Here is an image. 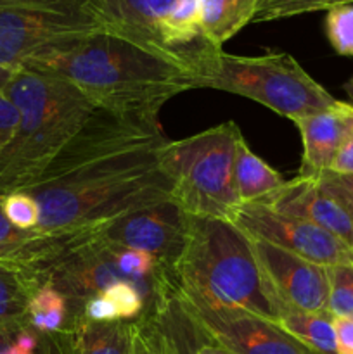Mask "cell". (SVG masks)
<instances>
[{
  "mask_svg": "<svg viewBox=\"0 0 353 354\" xmlns=\"http://www.w3.org/2000/svg\"><path fill=\"white\" fill-rule=\"evenodd\" d=\"M3 93L19 121L0 154V197L61 180L106 156L166 142L161 128L113 113L57 76L17 69Z\"/></svg>",
  "mask_w": 353,
  "mask_h": 354,
  "instance_id": "6da1fadb",
  "label": "cell"
},
{
  "mask_svg": "<svg viewBox=\"0 0 353 354\" xmlns=\"http://www.w3.org/2000/svg\"><path fill=\"white\" fill-rule=\"evenodd\" d=\"M19 69L66 80L99 106L154 128L170 99L196 88L187 59L107 30L48 48Z\"/></svg>",
  "mask_w": 353,
  "mask_h": 354,
  "instance_id": "7a4b0ae2",
  "label": "cell"
},
{
  "mask_svg": "<svg viewBox=\"0 0 353 354\" xmlns=\"http://www.w3.org/2000/svg\"><path fill=\"white\" fill-rule=\"evenodd\" d=\"M163 144L106 156L64 178L24 190L35 197L40 209L35 230L97 228L132 211L172 199V183L158 165V149Z\"/></svg>",
  "mask_w": 353,
  "mask_h": 354,
  "instance_id": "3957f363",
  "label": "cell"
},
{
  "mask_svg": "<svg viewBox=\"0 0 353 354\" xmlns=\"http://www.w3.org/2000/svg\"><path fill=\"white\" fill-rule=\"evenodd\" d=\"M173 275L180 289L213 306L275 322L286 310L256 259L251 239L227 220L189 214L185 244Z\"/></svg>",
  "mask_w": 353,
  "mask_h": 354,
  "instance_id": "277c9868",
  "label": "cell"
},
{
  "mask_svg": "<svg viewBox=\"0 0 353 354\" xmlns=\"http://www.w3.org/2000/svg\"><path fill=\"white\" fill-rule=\"evenodd\" d=\"M192 71L196 88L224 90L246 97L291 121L338 102L286 52L234 55L210 45L192 62Z\"/></svg>",
  "mask_w": 353,
  "mask_h": 354,
  "instance_id": "5b68a950",
  "label": "cell"
},
{
  "mask_svg": "<svg viewBox=\"0 0 353 354\" xmlns=\"http://www.w3.org/2000/svg\"><path fill=\"white\" fill-rule=\"evenodd\" d=\"M234 121L208 128L158 149L159 169L172 183V201L187 214L227 220L241 206L234 180L237 144Z\"/></svg>",
  "mask_w": 353,
  "mask_h": 354,
  "instance_id": "8992f818",
  "label": "cell"
},
{
  "mask_svg": "<svg viewBox=\"0 0 353 354\" xmlns=\"http://www.w3.org/2000/svg\"><path fill=\"white\" fill-rule=\"evenodd\" d=\"M102 30L87 0H0V64L19 69L48 48Z\"/></svg>",
  "mask_w": 353,
  "mask_h": 354,
  "instance_id": "52a82bcc",
  "label": "cell"
},
{
  "mask_svg": "<svg viewBox=\"0 0 353 354\" xmlns=\"http://www.w3.org/2000/svg\"><path fill=\"white\" fill-rule=\"evenodd\" d=\"M180 303L201 334L232 354H318L279 322L242 310L208 304L176 286Z\"/></svg>",
  "mask_w": 353,
  "mask_h": 354,
  "instance_id": "ba28073f",
  "label": "cell"
},
{
  "mask_svg": "<svg viewBox=\"0 0 353 354\" xmlns=\"http://www.w3.org/2000/svg\"><path fill=\"white\" fill-rule=\"evenodd\" d=\"M230 223L248 237L269 242L317 265H353V248L348 244L310 221L277 213L263 204H241Z\"/></svg>",
  "mask_w": 353,
  "mask_h": 354,
  "instance_id": "9c48e42d",
  "label": "cell"
},
{
  "mask_svg": "<svg viewBox=\"0 0 353 354\" xmlns=\"http://www.w3.org/2000/svg\"><path fill=\"white\" fill-rule=\"evenodd\" d=\"M187 223L189 214L168 199L102 225L97 237L116 248L149 252L173 268L185 244Z\"/></svg>",
  "mask_w": 353,
  "mask_h": 354,
  "instance_id": "30bf717a",
  "label": "cell"
},
{
  "mask_svg": "<svg viewBox=\"0 0 353 354\" xmlns=\"http://www.w3.org/2000/svg\"><path fill=\"white\" fill-rule=\"evenodd\" d=\"M258 204L277 213L307 220L353 248V204L324 175L296 176Z\"/></svg>",
  "mask_w": 353,
  "mask_h": 354,
  "instance_id": "8fae6325",
  "label": "cell"
},
{
  "mask_svg": "<svg viewBox=\"0 0 353 354\" xmlns=\"http://www.w3.org/2000/svg\"><path fill=\"white\" fill-rule=\"evenodd\" d=\"M251 245L260 266L284 304L303 311L327 310V266L311 263L258 239H251Z\"/></svg>",
  "mask_w": 353,
  "mask_h": 354,
  "instance_id": "7c38bea8",
  "label": "cell"
},
{
  "mask_svg": "<svg viewBox=\"0 0 353 354\" xmlns=\"http://www.w3.org/2000/svg\"><path fill=\"white\" fill-rule=\"evenodd\" d=\"M173 3L175 0H87V7L104 30L154 50L180 55L168 50L161 38V24Z\"/></svg>",
  "mask_w": 353,
  "mask_h": 354,
  "instance_id": "4fadbf2b",
  "label": "cell"
},
{
  "mask_svg": "<svg viewBox=\"0 0 353 354\" xmlns=\"http://www.w3.org/2000/svg\"><path fill=\"white\" fill-rule=\"evenodd\" d=\"M303 142L298 176H318L329 171L353 124V104L338 102L324 111L294 121Z\"/></svg>",
  "mask_w": 353,
  "mask_h": 354,
  "instance_id": "5bb4252c",
  "label": "cell"
},
{
  "mask_svg": "<svg viewBox=\"0 0 353 354\" xmlns=\"http://www.w3.org/2000/svg\"><path fill=\"white\" fill-rule=\"evenodd\" d=\"M201 33L204 41L215 48L253 23L258 2L255 0H197Z\"/></svg>",
  "mask_w": 353,
  "mask_h": 354,
  "instance_id": "9a60e30c",
  "label": "cell"
},
{
  "mask_svg": "<svg viewBox=\"0 0 353 354\" xmlns=\"http://www.w3.org/2000/svg\"><path fill=\"white\" fill-rule=\"evenodd\" d=\"M234 180L241 204L258 203L260 199L279 190L287 182L279 171L270 168L249 149L244 137L239 140L235 151Z\"/></svg>",
  "mask_w": 353,
  "mask_h": 354,
  "instance_id": "2e32d148",
  "label": "cell"
},
{
  "mask_svg": "<svg viewBox=\"0 0 353 354\" xmlns=\"http://www.w3.org/2000/svg\"><path fill=\"white\" fill-rule=\"evenodd\" d=\"M40 287L26 268L0 261V330L28 324V304Z\"/></svg>",
  "mask_w": 353,
  "mask_h": 354,
  "instance_id": "e0dca14e",
  "label": "cell"
},
{
  "mask_svg": "<svg viewBox=\"0 0 353 354\" xmlns=\"http://www.w3.org/2000/svg\"><path fill=\"white\" fill-rule=\"evenodd\" d=\"M279 324L318 354H338L334 317L325 311H303L286 304Z\"/></svg>",
  "mask_w": 353,
  "mask_h": 354,
  "instance_id": "ac0fdd59",
  "label": "cell"
},
{
  "mask_svg": "<svg viewBox=\"0 0 353 354\" xmlns=\"http://www.w3.org/2000/svg\"><path fill=\"white\" fill-rule=\"evenodd\" d=\"M76 317L68 297L51 286H42L28 304V324L42 335L66 330Z\"/></svg>",
  "mask_w": 353,
  "mask_h": 354,
  "instance_id": "d6986e66",
  "label": "cell"
},
{
  "mask_svg": "<svg viewBox=\"0 0 353 354\" xmlns=\"http://www.w3.org/2000/svg\"><path fill=\"white\" fill-rule=\"evenodd\" d=\"M348 3H353V0H260L253 23L287 19L317 10H331Z\"/></svg>",
  "mask_w": 353,
  "mask_h": 354,
  "instance_id": "ffe728a7",
  "label": "cell"
},
{
  "mask_svg": "<svg viewBox=\"0 0 353 354\" xmlns=\"http://www.w3.org/2000/svg\"><path fill=\"white\" fill-rule=\"evenodd\" d=\"M327 310L336 318H353V265L327 266Z\"/></svg>",
  "mask_w": 353,
  "mask_h": 354,
  "instance_id": "44dd1931",
  "label": "cell"
},
{
  "mask_svg": "<svg viewBox=\"0 0 353 354\" xmlns=\"http://www.w3.org/2000/svg\"><path fill=\"white\" fill-rule=\"evenodd\" d=\"M325 33L339 55L353 57V3L327 10Z\"/></svg>",
  "mask_w": 353,
  "mask_h": 354,
  "instance_id": "7402d4cb",
  "label": "cell"
},
{
  "mask_svg": "<svg viewBox=\"0 0 353 354\" xmlns=\"http://www.w3.org/2000/svg\"><path fill=\"white\" fill-rule=\"evenodd\" d=\"M0 204H2L3 214L14 227L21 230H35L38 227L40 209L35 197L28 192L19 190V192L7 194L0 197Z\"/></svg>",
  "mask_w": 353,
  "mask_h": 354,
  "instance_id": "603a6c76",
  "label": "cell"
},
{
  "mask_svg": "<svg viewBox=\"0 0 353 354\" xmlns=\"http://www.w3.org/2000/svg\"><path fill=\"white\" fill-rule=\"evenodd\" d=\"M0 354H44V337L30 324L2 328Z\"/></svg>",
  "mask_w": 353,
  "mask_h": 354,
  "instance_id": "cb8c5ba5",
  "label": "cell"
},
{
  "mask_svg": "<svg viewBox=\"0 0 353 354\" xmlns=\"http://www.w3.org/2000/svg\"><path fill=\"white\" fill-rule=\"evenodd\" d=\"M35 230H21L14 227L3 214L0 204V261H16L33 239Z\"/></svg>",
  "mask_w": 353,
  "mask_h": 354,
  "instance_id": "d4e9b609",
  "label": "cell"
},
{
  "mask_svg": "<svg viewBox=\"0 0 353 354\" xmlns=\"http://www.w3.org/2000/svg\"><path fill=\"white\" fill-rule=\"evenodd\" d=\"M134 354H179L161 335L152 328L137 320V335H135Z\"/></svg>",
  "mask_w": 353,
  "mask_h": 354,
  "instance_id": "484cf974",
  "label": "cell"
},
{
  "mask_svg": "<svg viewBox=\"0 0 353 354\" xmlns=\"http://www.w3.org/2000/svg\"><path fill=\"white\" fill-rule=\"evenodd\" d=\"M17 121H19V114H17L16 106L10 102L6 93H0V154L9 145L16 131Z\"/></svg>",
  "mask_w": 353,
  "mask_h": 354,
  "instance_id": "4316f807",
  "label": "cell"
},
{
  "mask_svg": "<svg viewBox=\"0 0 353 354\" xmlns=\"http://www.w3.org/2000/svg\"><path fill=\"white\" fill-rule=\"evenodd\" d=\"M329 171L338 173V175H353V124L346 133Z\"/></svg>",
  "mask_w": 353,
  "mask_h": 354,
  "instance_id": "83f0119b",
  "label": "cell"
},
{
  "mask_svg": "<svg viewBox=\"0 0 353 354\" xmlns=\"http://www.w3.org/2000/svg\"><path fill=\"white\" fill-rule=\"evenodd\" d=\"M336 344L338 354H353V318H336Z\"/></svg>",
  "mask_w": 353,
  "mask_h": 354,
  "instance_id": "f1b7e54d",
  "label": "cell"
},
{
  "mask_svg": "<svg viewBox=\"0 0 353 354\" xmlns=\"http://www.w3.org/2000/svg\"><path fill=\"white\" fill-rule=\"evenodd\" d=\"M322 175H324L329 182L334 183V185L348 197L350 203L353 204V175H338V173L332 171H324Z\"/></svg>",
  "mask_w": 353,
  "mask_h": 354,
  "instance_id": "f546056e",
  "label": "cell"
},
{
  "mask_svg": "<svg viewBox=\"0 0 353 354\" xmlns=\"http://www.w3.org/2000/svg\"><path fill=\"white\" fill-rule=\"evenodd\" d=\"M16 73H17V69L0 64V93L6 92L7 86H9V83L12 82V78L16 76Z\"/></svg>",
  "mask_w": 353,
  "mask_h": 354,
  "instance_id": "4dcf8cb0",
  "label": "cell"
},
{
  "mask_svg": "<svg viewBox=\"0 0 353 354\" xmlns=\"http://www.w3.org/2000/svg\"><path fill=\"white\" fill-rule=\"evenodd\" d=\"M194 354H232V353H228L227 349L220 348V346L213 344V342H204V344H201L199 348L194 351Z\"/></svg>",
  "mask_w": 353,
  "mask_h": 354,
  "instance_id": "1f68e13d",
  "label": "cell"
},
{
  "mask_svg": "<svg viewBox=\"0 0 353 354\" xmlns=\"http://www.w3.org/2000/svg\"><path fill=\"white\" fill-rule=\"evenodd\" d=\"M255 2H260V0H255Z\"/></svg>",
  "mask_w": 353,
  "mask_h": 354,
  "instance_id": "d6a6232c",
  "label": "cell"
}]
</instances>
